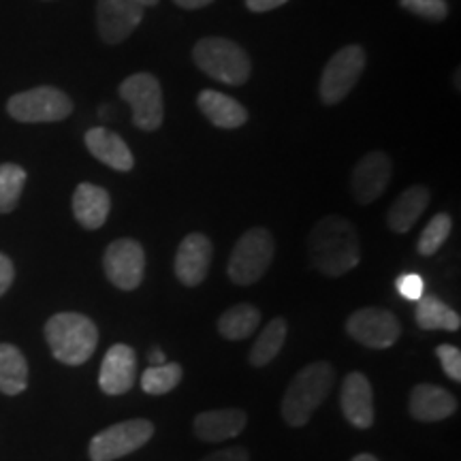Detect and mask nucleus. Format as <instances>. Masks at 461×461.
Segmentation results:
<instances>
[{
  "label": "nucleus",
  "mask_w": 461,
  "mask_h": 461,
  "mask_svg": "<svg viewBox=\"0 0 461 461\" xmlns=\"http://www.w3.org/2000/svg\"><path fill=\"white\" fill-rule=\"evenodd\" d=\"M395 285H397V293H400L403 299H408V302H419V299L423 297L425 285H423V278L417 274H403L397 278Z\"/></svg>",
  "instance_id": "nucleus-32"
},
{
  "label": "nucleus",
  "mask_w": 461,
  "mask_h": 461,
  "mask_svg": "<svg viewBox=\"0 0 461 461\" xmlns=\"http://www.w3.org/2000/svg\"><path fill=\"white\" fill-rule=\"evenodd\" d=\"M107 280L120 291H135L146 274V252L137 240L122 238L107 246L103 255Z\"/></svg>",
  "instance_id": "nucleus-10"
},
{
  "label": "nucleus",
  "mask_w": 461,
  "mask_h": 461,
  "mask_svg": "<svg viewBox=\"0 0 461 461\" xmlns=\"http://www.w3.org/2000/svg\"><path fill=\"white\" fill-rule=\"evenodd\" d=\"M120 96L132 109V124L137 129L158 131L165 120L163 88L152 73H135L120 84Z\"/></svg>",
  "instance_id": "nucleus-8"
},
{
  "label": "nucleus",
  "mask_w": 461,
  "mask_h": 461,
  "mask_svg": "<svg viewBox=\"0 0 461 461\" xmlns=\"http://www.w3.org/2000/svg\"><path fill=\"white\" fill-rule=\"evenodd\" d=\"M286 339V321L285 319H274L265 325L261 336L252 346L250 355H248V361L255 367H265L267 363H272L278 353L285 346Z\"/></svg>",
  "instance_id": "nucleus-26"
},
{
  "label": "nucleus",
  "mask_w": 461,
  "mask_h": 461,
  "mask_svg": "<svg viewBox=\"0 0 461 461\" xmlns=\"http://www.w3.org/2000/svg\"><path fill=\"white\" fill-rule=\"evenodd\" d=\"M288 0H246V7L252 14H267V11H274L286 5Z\"/></svg>",
  "instance_id": "nucleus-35"
},
{
  "label": "nucleus",
  "mask_w": 461,
  "mask_h": 461,
  "mask_svg": "<svg viewBox=\"0 0 461 461\" xmlns=\"http://www.w3.org/2000/svg\"><path fill=\"white\" fill-rule=\"evenodd\" d=\"M400 5L428 22H442L448 15V5L445 0H400Z\"/></svg>",
  "instance_id": "nucleus-30"
},
{
  "label": "nucleus",
  "mask_w": 461,
  "mask_h": 461,
  "mask_svg": "<svg viewBox=\"0 0 461 461\" xmlns=\"http://www.w3.org/2000/svg\"><path fill=\"white\" fill-rule=\"evenodd\" d=\"M276 241L267 229L255 227L238 240L229 258V278L240 286L255 285L274 261Z\"/></svg>",
  "instance_id": "nucleus-5"
},
{
  "label": "nucleus",
  "mask_w": 461,
  "mask_h": 461,
  "mask_svg": "<svg viewBox=\"0 0 461 461\" xmlns=\"http://www.w3.org/2000/svg\"><path fill=\"white\" fill-rule=\"evenodd\" d=\"M26 184V171L20 165H0V214H9L17 207Z\"/></svg>",
  "instance_id": "nucleus-28"
},
{
  "label": "nucleus",
  "mask_w": 461,
  "mask_h": 461,
  "mask_svg": "<svg viewBox=\"0 0 461 461\" xmlns=\"http://www.w3.org/2000/svg\"><path fill=\"white\" fill-rule=\"evenodd\" d=\"M248 417L240 408H218L205 411L194 419V434L205 442H222L240 436L246 429Z\"/></svg>",
  "instance_id": "nucleus-18"
},
{
  "label": "nucleus",
  "mask_w": 461,
  "mask_h": 461,
  "mask_svg": "<svg viewBox=\"0 0 461 461\" xmlns=\"http://www.w3.org/2000/svg\"><path fill=\"white\" fill-rule=\"evenodd\" d=\"M258 325H261V312L252 303L233 305V308L224 310L221 319H218V331H221V336L233 339V342L252 336Z\"/></svg>",
  "instance_id": "nucleus-24"
},
{
  "label": "nucleus",
  "mask_w": 461,
  "mask_h": 461,
  "mask_svg": "<svg viewBox=\"0 0 461 461\" xmlns=\"http://www.w3.org/2000/svg\"><path fill=\"white\" fill-rule=\"evenodd\" d=\"M411 414L417 420L423 423H436L442 420L457 411V400L447 389L436 387V384H417L411 393V402H408Z\"/></svg>",
  "instance_id": "nucleus-19"
},
{
  "label": "nucleus",
  "mask_w": 461,
  "mask_h": 461,
  "mask_svg": "<svg viewBox=\"0 0 461 461\" xmlns=\"http://www.w3.org/2000/svg\"><path fill=\"white\" fill-rule=\"evenodd\" d=\"M14 278H15L14 263H11L9 257H5L3 252H0V297L9 291V286L14 285Z\"/></svg>",
  "instance_id": "nucleus-33"
},
{
  "label": "nucleus",
  "mask_w": 461,
  "mask_h": 461,
  "mask_svg": "<svg viewBox=\"0 0 461 461\" xmlns=\"http://www.w3.org/2000/svg\"><path fill=\"white\" fill-rule=\"evenodd\" d=\"M436 355L438 359H440V366L447 376L451 378L453 383H461V350L457 346L440 344L436 348Z\"/></svg>",
  "instance_id": "nucleus-31"
},
{
  "label": "nucleus",
  "mask_w": 461,
  "mask_h": 461,
  "mask_svg": "<svg viewBox=\"0 0 461 461\" xmlns=\"http://www.w3.org/2000/svg\"><path fill=\"white\" fill-rule=\"evenodd\" d=\"M333 383H336V372H333L331 363L316 361L305 366L291 380L285 397H282V419L291 428H302L312 419L316 408L327 400Z\"/></svg>",
  "instance_id": "nucleus-2"
},
{
  "label": "nucleus",
  "mask_w": 461,
  "mask_h": 461,
  "mask_svg": "<svg viewBox=\"0 0 461 461\" xmlns=\"http://www.w3.org/2000/svg\"><path fill=\"white\" fill-rule=\"evenodd\" d=\"M201 113L218 129H240L248 122V112L240 101L218 90H201L197 96Z\"/></svg>",
  "instance_id": "nucleus-21"
},
{
  "label": "nucleus",
  "mask_w": 461,
  "mask_h": 461,
  "mask_svg": "<svg viewBox=\"0 0 461 461\" xmlns=\"http://www.w3.org/2000/svg\"><path fill=\"white\" fill-rule=\"evenodd\" d=\"M346 331L357 342L374 350L391 348L402 336V325L393 312L384 308H361L348 316Z\"/></svg>",
  "instance_id": "nucleus-11"
},
{
  "label": "nucleus",
  "mask_w": 461,
  "mask_h": 461,
  "mask_svg": "<svg viewBox=\"0 0 461 461\" xmlns=\"http://www.w3.org/2000/svg\"><path fill=\"white\" fill-rule=\"evenodd\" d=\"M367 56L361 45H346L330 58L322 68L319 82V96L325 105H338L353 92L366 71Z\"/></svg>",
  "instance_id": "nucleus-6"
},
{
  "label": "nucleus",
  "mask_w": 461,
  "mask_h": 461,
  "mask_svg": "<svg viewBox=\"0 0 461 461\" xmlns=\"http://www.w3.org/2000/svg\"><path fill=\"white\" fill-rule=\"evenodd\" d=\"M344 419L357 429H367L374 423V393L367 376L361 372L348 374L339 393Z\"/></svg>",
  "instance_id": "nucleus-16"
},
{
  "label": "nucleus",
  "mask_w": 461,
  "mask_h": 461,
  "mask_svg": "<svg viewBox=\"0 0 461 461\" xmlns=\"http://www.w3.org/2000/svg\"><path fill=\"white\" fill-rule=\"evenodd\" d=\"M193 58L207 77L227 86H241L252 73L246 50L230 39L205 37L194 45Z\"/></svg>",
  "instance_id": "nucleus-4"
},
{
  "label": "nucleus",
  "mask_w": 461,
  "mask_h": 461,
  "mask_svg": "<svg viewBox=\"0 0 461 461\" xmlns=\"http://www.w3.org/2000/svg\"><path fill=\"white\" fill-rule=\"evenodd\" d=\"M146 7L137 0H96V28L107 45L126 41L141 24Z\"/></svg>",
  "instance_id": "nucleus-12"
},
{
  "label": "nucleus",
  "mask_w": 461,
  "mask_h": 461,
  "mask_svg": "<svg viewBox=\"0 0 461 461\" xmlns=\"http://www.w3.org/2000/svg\"><path fill=\"white\" fill-rule=\"evenodd\" d=\"M212 255H214V248L212 241L203 233H190L182 240L180 248H177L176 263V278L182 282L184 286L193 288L199 286L205 280L207 272H210Z\"/></svg>",
  "instance_id": "nucleus-14"
},
{
  "label": "nucleus",
  "mask_w": 461,
  "mask_h": 461,
  "mask_svg": "<svg viewBox=\"0 0 461 461\" xmlns=\"http://www.w3.org/2000/svg\"><path fill=\"white\" fill-rule=\"evenodd\" d=\"M248 451L241 447H233V448H222V451H216L212 455H207L201 461H248Z\"/></svg>",
  "instance_id": "nucleus-34"
},
{
  "label": "nucleus",
  "mask_w": 461,
  "mask_h": 461,
  "mask_svg": "<svg viewBox=\"0 0 461 461\" xmlns=\"http://www.w3.org/2000/svg\"><path fill=\"white\" fill-rule=\"evenodd\" d=\"M109 210H112V199L105 188L96 184H79L73 193V214L84 229L96 230L107 222Z\"/></svg>",
  "instance_id": "nucleus-20"
},
{
  "label": "nucleus",
  "mask_w": 461,
  "mask_h": 461,
  "mask_svg": "<svg viewBox=\"0 0 461 461\" xmlns=\"http://www.w3.org/2000/svg\"><path fill=\"white\" fill-rule=\"evenodd\" d=\"M429 199L431 194L428 186H420V184L403 190L387 212L389 229L395 230V233H408L417 224L425 207L429 205Z\"/></svg>",
  "instance_id": "nucleus-22"
},
{
  "label": "nucleus",
  "mask_w": 461,
  "mask_h": 461,
  "mask_svg": "<svg viewBox=\"0 0 461 461\" xmlns=\"http://www.w3.org/2000/svg\"><path fill=\"white\" fill-rule=\"evenodd\" d=\"M308 252L312 267L327 278H339L361 261L357 230L342 216H325L314 224L308 238Z\"/></svg>",
  "instance_id": "nucleus-1"
},
{
  "label": "nucleus",
  "mask_w": 461,
  "mask_h": 461,
  "mask_svg": "<svg viewBox=\"0 0 461 461\" xmlns=\"http://www.w3.org/2000/svg\"><path fill=\"white\" fill-rule=\"evenodd\" d=\"M28 387V363L14 344H0V393L17 395Z\"/></svg>",
  "instance_id": "nucleus-23"
},
{
  "label": "nucleus",
  "mask_w": 461,
  "mask_h": 461,
  "mask_svg": "<svg viewBox=\"0 0 461 461\" xmlns=\"http://www.w3.org/2000/svg\"><path fill=\"white\" fill-rule=\"evenodd\" d=\"M51 355L65 366H82L95 355L99 330L88 316L77 312L54 314L45 325Z\"/></svg>",
  "instance_id": "nucleus-3"
},
{
  "label": "nucleus",
  "mask_w": 461,
  "mask_h": 461,
  "mask_svg": "<svg viewBox=\"0 0 461 461\" xmlns=\"http://www.w3.org/2000/svg\"><path fill=\"white\" fill-rule=\"evenodd\" d=\"M417 322L420 330L428 331H459L461 327V319L459 314L455 312L453 308H448L445 302H440L438 297L431 295H423L419 299L417 305Z\"/></svg>",
  "instance_id": "nucleus-25"
},
{
  "label": "nucleus",
  "mask_w": 461,
  "mask_h": 461,
  "mask_svg": "<svg viewBox=\"0 0 461 461\" xmlns=\"http://www.w3.org/2000/svg\"><path fill=\"white\" fill-rule=\"evenodd\" d=\"M451 230H453V218L445 214V212H442V214H436L429 221L428 227L423 229V233H420V238L417 241L419 255L423 257L436 255V252L442 248V244L448 240Z\"/></svg>",
  "instance_id": "nucleus-29"
},
{
  "label": "nucleus",
  "mask_w": 461,
  "mask_h": 461,
  "mask_svg": "<svg viewBox=\"0 0 461 461\" xmlns=\"http://www.w3.org/2000/svg\"><path fill=\"white\" fill-rule=\"evenodd\" d=\"M137 3H141L143 7H154V5H158V0H137Z\"/></svg>",
  "instance_id": "nucleus-39"
},
{
  "label": "nucleus",
  "mask_w": 461,
  "mask_h": 461,
  "mask_svg": "<svg viewBox=\"0 0 461 461\" xmlns=\"http://www.w3.org/2000/svg\"><path fill=\"white\" fill-rule=\"evenodd\" d=\"M391 180V158L384 152H367L359 163L355 165L350 186H353V197L357 203L370 205L383 197Z\"/></svg>",
  "instance_id": "nucleus-13"
},
{
  "label": "nucleus",
  "mask_w": 461,
  "mask_h": 461,
  "mask_svg": "<svg viewBox=\"0 0 461 461\" xmlns=\"http://www.w3.org/2000/svg\"><path fill=\"white\" fill-rule=\"evenodd\" d=\"M214 0H173V5H177L180 9H188V11H194V9H203L207 5H212Z\"/></svg>",
  "instance_id": "nucleus-36"
},
{
  "label": "nucleus",
  "mask_w": 461,
  "mask_h": 461,
  "mask_svg": "<svg viewBox=\"0 0 461 461\" xmlns=\"http://www.w3.org/2000/svg\"><path fill=\"white\" fill-rule=\"evenodd\" d=\"M137 380V355L131 346L115 344L107 350L101 366L99 384L107 395L129 393Z\"/></svg>",
  "instance_id": "nucleus-15"
},
{
  "label": "nucleus",
  "mask_w": 461,
  "mask_h": 461,
  "mask_svg": "<svg viewBox=\"0 0 461 461\" xmlns=\"http://www.w3.org/2000/svg\"><path fill=\"white\" fill-rule=\"evenodd\" d=\"M353 461H378L376 457H374V455H367V453H361V455H357V457L353 459Z\"/></svg>",
  "instance_id": "nucleus-38"
},
{
  "label": "nucleus",
  "mask_w": 461,
  "mask_h": 461,
  "mask_svg": "<svg viewBox=\"0 0 461 461\" xmlns=\"http://www.w3.org/2000/svg\"><path fill=\"white\" fill-rule=\"evenodd\" d=\"M7 112L17 122H60V120L71 115L73 101L62 90L51 88V86H39V88L11 96Z\"/></svg>",
  "instance_id": "nucleus-7"
},
{
  "label": "nucleus",
  "mask_w": 461,
  "mask_h": 461,
  "mask_svg": "<svg viewBox=\"0 0 461 461\" xmlns=\"http://www.w3.org/2000/svg\"><path fill=\"white\" fill-rule=\"evenodd\" d=\"M84 141L92 157L101 160L103 165H107L109 169L131 171L132 167H135L132 152L118 132L103 129V126H96V129H90L86 132Z\"/></svg>",
  "instance_id": "nucleus-17"
},
{
  "label": "nucleus",
  "mask_w": 461,
  "mask_h": 461,
  "mask_svg": "<svg viewBox=\"0 0 461 461\" xmlns=\"http://www.w3.org/2000/svg\"><path fill=\"white\" fill-rule=\"evenodd\" d=\"M154 436V423L146 419H131L109 425L90 440L92 461H115L141 448Z\"/></svg>",
  "instance_id": "nucleus-9"
},
{
  "label": "nucleus",
  "mask_w": 461,
  "mask_h": 461,
  "mask_svg": "<svg viewBox=\"0 0 461 461\" xmlns=\"http://www.w3.org/2000/svg\"><path fill=\"white\" fill-rule=\"evenodd\" d=\"M182 366L180 363H163V366H149L141 374V389L149 395H165L180 384Z\"/></svg>",
  "instance_id": "nucleus-27"
},
{
  "label": "nucleus",
  "mask_w": 461,
  "mask_h": 461,
  "mask_svg": "<svg viewBox=\"0 0 461 461\" xmlns=\"http://www.w3.org/2000/svg\"><path fill=\"white\" fill-rule=\"evenodd\" d=\"M149 363H152V366H163V363H167V357L163 350L154 348L152 353H149Z\"/></svg>",
  "instance_id": "nucleus-37"
}]
</instances>
